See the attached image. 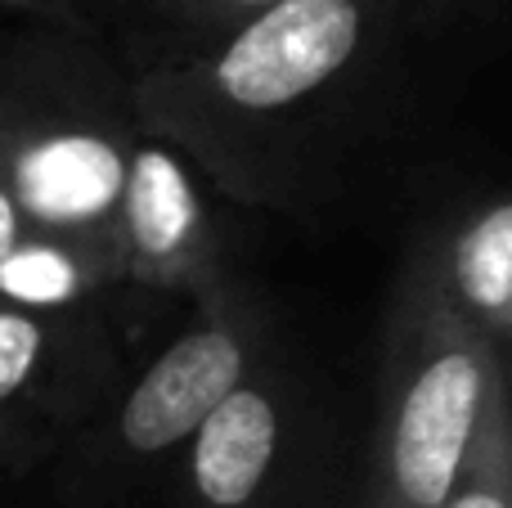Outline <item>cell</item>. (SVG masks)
Returning a JSON list of instances; mask_svg holds the SVG:
<instances>
[{"instance_id": "9a60e30c", "label": "cell", "mask_w": 512, "mask_h": 508, "mask_svg": "<svg viewBox=\"0 0 512 508\" xmlns=\"http://www.w3.org/2000/svg\"><path fill=\"white\" fill-rule=\"evenodd\" d=\"M99 5H135V0H99Z\"/></svg>"}, {"instance_id": "ba28073f", "label": "cell", "mask_w": 512, "mask_h": 508, "mask_svg": "<svg viewBox=\"0 0 512 508\" xmlns=\"http://www.w3.org/2000/svg\"><path fill=\"white\" fill-rule=\"evenodd\" d=\"M441 302L508 360L512 347V203L477 189L409 239Z\"/></svg>"}, {"instance_id": "5b68a950", "label": "cell", "mask_w": 512, "mask_h": 508, "mask_svg": "<svg viewBox=\"0 0 512 508\" xmlns=\"http://www.w3.org/2000/svg\"><path fill=\"white\" fill-rule=\"evenodd\" d=\"M301 387L279 356L239 383L180 446L185 508H274L306 437Z\"/></svg>"}, {"instance_id": "5bb4252c", "label": "cell", "mask_w": 512, "mask_h": 508, "mask_svg": "<svg viewBox=\"0 0 512 508\" xmlns=\"http://www.w3.org/2000/svg\"><path fill=\"white\" fill-rule=\"evenodd\" d=\"M32 459H36V450H32V446H23L18 437L0 432V477H9V473H18V468H27Z\"/></svg>"}, {"instance_id": "6da1fadb", "label": "cell", "mask_w": 512, "mask_h": 508, "mask_svg": "<svg viewBox=\"0 0 512 508\" xmlns=\"http://www.w3.org/2000/svg\"><path fill=\"white\" fill-rule=\"evenodd\" d=\"M400 0H283L126 77L135 122L225 198L306 212L369 122Z\"/></svg>"}, {"instance_id": "9c48e42d", "label": "cell", "mask_w": 512, "mask_h": 508, "mask_svg": "<svg viewBox=\"0 0 512 508\" xmlns=\"http://www.w3.org/2000/svg\"><path fill=\"white\" fill-rule=\"evenodd\" d=\"M117 293L99 266L77 248L32 230L0 198V302L45 315H104V302Z\"/></svg>"}, {"instance_id": "30bf717a", "label": "cell", "mask_w": 512, "mask_h": 508, "mask_svg": "<svg viewBox=\"0 0 512 508\" xmlns=\"http://www.w3.org/2000/svg\"><path fill=\"white\" fill-rule=\"evenodd\" d=\"M441 508H512V396L508 369L495 374L481 405L472 446L450 482Z\"/></svg>"}, {"instance_id": "7c38bea8", "label": "cell", "mask_w": 512, "mask_h": 508, "mask_svg": "<svg viewBox=\"0 0 512 508\" xmlns=\"http://www.w3.org/2000/svg\"><path fill=\"white\" fill-rule=\"evenodd\" d=\"M0 23L14 32H68V36H95L86 5L81 0H0Z\"/></svg>"}, {"instance_id": "52a82bcc", "label": "cell", "mask_w": 512, "mask_h": 508, "mask_svg": "<svg viewBox=\"0 0 512 508\" xmlns=\"http://www.w3.org/2000/svg\"><path fill=\"white\" fill-rule=\"evenodd\" d=\"M117 252L126 288L144 293H180L185 302H203L234 279L194 171L144 131L126 167Z\"/></svg>"}, {"instance_id": "8992f818", "label": "cell", "mask_w": 512, "mask_h": 508, "mask_svg": "<svg viewBox=\"0 0 512 508\" xmlns=\"http://www.w3.org/2000/svg\"><path fill=\"white\" fill-rule=\"evenodd\" d=\"M117 378V338L104 315H45L0 302V432L41 455L90 414Z\"/></svg>"}, {"instance_id": "277c9868", "label": "cell", "mask_w": 512, "mask_h": 508, "mask_svg": "<svg viewBox=\"0 0 512 508\" xmlns=\"http://www.w3.org/2000/svg\"><path fill=\"white\" fill-rule=\"evenodd\" d=\"M274 351V324L248 284L230 279L203 302H189L180 333L122 387L104 423V455L113 468L144 473L180 455L203 419L248 383Z\"/></svg>"}, {"instance_id": "4fadbf2b", "label": "cell", "mask_w": 512, "mask_h": 508, "mask_svg": "<svg viewBox=\"0 0 512 508\" xmlns=\"http://www.w3.org/2000/svg\"><path fill=\"white\" fill-rule=\"evenodd\" d=\"M463 5H468V0H400V9H405L418 27H432V32L454 23V14H459Z\"/></svg>"}, {"instance_id": "8fae6325", "label": "cell", "mask_w": 512, "mask_h": 508, "mask_svg": "<svg viewBox=\"0 0 512 508\" xmlns=\"http://www.w3.org/2000/svg\"><path fill=\"white\" fill-rule=\"evenodd\" d=\"M135 5H144L176 36V50H198V45H212L230 36L234 27L252 23L265 9L283 5V0H135Z\"/></svg>"}, {"instance_id": "7a4b0ae2", "label": "cell", "mask_w": 512, "mask_h": 508, "mask_svg": "<svg viewBox=\"0 0 512 508\" xmlns=\"http://www.w3.org/2000/svg\"><path fill=\"white\" fill-rule=\"evenodd\" d=\"M135 140L131 90L95 36L27 27L0 41V198L117 288V212Z\"/></svg>"}, {"instance_id": "3957f363", "label": "cell", "mask_w": 512, "mask_h": 508, "mask_svg": "<svg viewBox=\"0 0 512 508\" xmlns=\"http://www.w3.org/2000/svg\"><path fill=\"white\" fill-rule=\"evenodd\" d=\"M508 360L468 329L405 248L387 302L378 423L355 508H441Z\"/></svg>"}]
</instances>
